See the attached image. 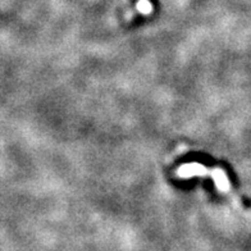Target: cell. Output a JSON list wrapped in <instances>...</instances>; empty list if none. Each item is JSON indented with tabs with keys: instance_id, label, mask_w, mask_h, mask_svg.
<instances>
[{
	"instance_id": "cell-2",
	"label": "cell",
	"mask_w": 251,
	"mask_h": 251,
	"mask_svg": "<svg viewBox=\"0 0 251 251\" xmlns=\"http://www.w3.org/2000/svg\"><path fill=\"white\" fill-rule=\"evenodd\" d=\"M213 178L215 181V184H217L218 188L221 191H227L228 190V180L227 177H226V173H224L222 169H215L213 172Z\"/></svg>"
},
{
	"instance_id": "cell-1",
	"label": "cell",
	"mask_w": 251,
	"mask_h": 251,
	"mask_svg": "<svg viewBox=\"0 0 251 251\" xmlns=\"http://www.w3.org/2000/svg\"><path fill=\"white\" fill-rule=\"evenodd\" d=\"M207 173V168L201 164L193 163V164H186L178 170V174L181 177H192V176H203Z\"/></svg>"
},
{
	"instance_id": "cell-3",
	"label": "cell",
	"mask_w": 251,
	"mask_h": 251,
	"mask_svg": "<svg viewBox=\"0 0 251 251\" xmlns=\"http://www.w3.org/2000/svg\"><path fill=\"white\" fill-rule=\"evenodd\" d=\"M137 10L143 14H150L153 12V4L149 0H140L137 3Z\"/></svg>"
}]
</instances>
